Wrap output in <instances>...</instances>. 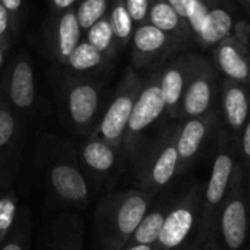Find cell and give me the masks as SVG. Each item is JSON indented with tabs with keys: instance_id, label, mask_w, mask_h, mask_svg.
<instances>
[{
	"instance_id": "4",
	"label": "cell",
	"mask_w": 250,
	"mask_h": 250,
	"mask_svg": "<svg viewBox=\"0 0 250 250\" xmlns=\"http://www.w3.org/2000/svg\"><path fill=\"white\" fill-rule=\"evenodd\" d=\"M143 78L136 69H127L121 77L113 94L110 96L106 107L100 112V116L93 128V134L112 145L113 147H122V139L131 115L136 99L140 93ZM122 155V153H121Z\"/></svg>"
},
{
	"instance_id": "16",
	"label": "cell",
	"mask_w": 250,
	"mask_h": 250,
	"mask_svg": "<svg viewBox=\"0 0 250 250\" xmlns=\"http://www.w3.org/2000/svg\"><path fill=\"white\" fill-rule=\"evenodd\" d=\"M49 180L52 188L61 199L72 203H87L88 186L72 158L56 159L49 169Z\"/></svg>"
},
{
	"instance_id": "8",
	"label": "cell",
	"mask_w": 250,
	"mask_h": 250,
	"mask_svg": "<svg viewBox=\"0 0 250 250\" xmlns=\"http://www.w3.org/2000/svg\"><path fill=\"white\" fill-rule=\"evenodd\" d=\"M153 193L146 190H128L115 194L106 209L110 213L109 224L112 225V249L119 250L130 241L134 229L147 213Z\"/></svg>"
},
{
	"instance_id": "34",
	"label": "cell",
	"mask_w": 250,
	"mask_h": 250,
	"mask_svg": "<svg viewBox=\"0 0 250 250\" xmlns=\"http://www.w3.org/2000/svg\"><path fill=\"white\" fill-rule=\"evenodd\" d=\"M8 47L0 42V71H2L3 65H5V61H6V53H8Z\"/></svg>"
},
{
	"instance_id": "15",
	"label": "cell",
	"mask_w": 250,
	"mask_h": 250,
	"mask_svg": "<svg viewBox=\"0 0 250 250\" xmlns=\"http://www.w3.org/2000/svg\"><path fill=\"white\" fill-rule=\"evenodd\" d=\"M221 109L228 136L234 142H238L240 133L250 113L249 85L225 77L221 84Z\"/></svg>"
},
{
	"instance_id": "14",
	"label": "cell",
	"mask_w": 250,
	"mask_h": 250,
	"mask_svg": "<svg viewBox=\"0 0 250 250\" xmlns=\"http://www.w3.org/2000/svg\"><path fill=\"white\" fill-rule=\"evenodd\" d=\"M216 94V72L213 66L203 59L191 80L188 81L180 104L178 119L199 116L208 112Z\"/></svg>"
},
{
	"instance_id": "32",
	"label": "cell",
	"mask_w": 250,
	"mask_h": 250,
	"mask_svg": "<svg viewBox=\"0 0 250 250\" xmlns=\"http://www.w3.org/2000/svg\"><path fill=\"white\" fill-rule=\"evenodd\" d=\"M78 2L80 0H50V6H52L53 14H58V12H63V11L75 8Z\"/></svg>"
},
{
	"instance_id": "33",
	"label": "cell",
	"mask_w": 250,
	"mask_h": 250,
	"mask_svg": "<svg viewBox=\"0 0 250 250\" xmlns=\"http://www.w3.org/2000/svg\"><path fill=\"white\" fill-rule=\"evenodd\" d=\"M168 2L175 8V11L184 18L186 17V11H187V6L190 3V0H168Z\"/></svg>"
},
{
	"instance_id": "25",
	"label": "cell",
	"mask_w": 250,
	"mask_h": 250,
	"mask_svg": "<svg viewBox=\"0 0 250 250\" xmlns=\"http://www.w3.org/2000/svg\"><path fill=\"white\" fill-rule=\"evenodd\" d=\"M165 215V210H153L146 213L137 225V228L134 229L133 235L130 237V241L133 244H149L155 247L159 232L162 229Z\"/></svg>"
},
{
	"instance_id": "26",
	"label": "cell",
	"mask_w": 250,
	"mask_h": 250,
	"mask_svg": "<svg viewBox=\"0 0 250 250\" xmlns=\"http://www.w3.org/2000/svg\"><path fill=\"white\" fill-rule=\"evenodd\" d=\"M110 0H80L74 11L83 33L107 15Z\"/></svg>"
},
{
	"instance_id": "27",
	"label": "cell",
	"mask_w": 250,
	"mask_h": 250,
	"mask_svg": "<svg viewBox=\"0 0 250 250\" xmlns=\"http://www.w3.org/2000/svg\"><path fill=\"white\" fill-rule=\"evenodd\" d=\"M17 197L14 193L0 194V243L3 241L6 234L9 232L14 221L17 218Z\"/></svg>"
},
{
	"instance_id": "21",
	"label": "cell",
	"mask_w": 250,
	"mask_h": 250,
	"mask_svg": "<svg viewBox=\"0 0 250 250\" xmlns=\"http://www.w3.org/2000/svg\"><path fill=\"white\" fill-rule=\"evenodd\" d=\"M234 25L235 21L232 14L225 9L219 2L209 8L205 21L194 39L202 47L212 49L232 31Z\"/></svg>"
},
{
	"instance_id": "18",
	"label": "cell",
	"mask_w": 250,
	"mask_h": 250,
	"mask_svg": "<svg viewBox=\"0 0 250 250\" xmlns=\"http://www.w3.org/2000/svg\"><path fill=\"white\" fill-rule=\"evenodd\" d=\"M20 140V113L11 107L0 88V184L6 180L9 174V165L14 162V158L18 153Z\"/></svg>"
},
{
	"instance_id": "2",
	"label": "cell",
	"mask_w": 250,
	"mask_h": 250,
	"mask_svg": "<svg viewBox=\"0 0 250 250\" xmlns=\"http://www.w3.org/2000/svg\"><path fill=\"white\" fill-rule=\"evenodd\" d=\"M180 121L167 127L153 142L145 143L139 156L133 162L142 190L158 193L167 187L178 171L177 134Z\"/></svg>"
},
{
	"instance_id": "13",
	"label": "cell",
	"mask_w": 250,
	"mask_h": 250,
	"mask_svg": "<svg viewBox=\"0 0 250 250\" xmlns=\"http://www.w3.org/2000/svg\"><path fill=\"white\" fill-rule=\"evenodd\" d=\"M0 88L6 102L18 113L31 110L37 91H36V77L34 68L25 53H20L15 61L8 66Z\"/></svg>"
},
{
	"instance_id": "36",
	"label": "cell",
	"mask_w": 250,
	"mask_h": 250,
	"mask_svg": "<svg viewBox=\"0 0 250 250\" xmlns=\"http://www.w3.org/2000/svg\"><path fill=\"white\" fill-rule=\"evenodd\" d=\"M2 250H22V247H21L18 243L11 241V243H8L6 246H3V249H2Z\"/></svg>"
},
{
	"instance_id": "20",
	"label": "cell",
	"mask_w": 250,
	"mask_h": 250,
	"mask_svg": "<svg viewBox=\"0 0 250 250\" xmlns=\"http://www.w3.org/2000/svg\"><path fill=\"white\" fill-rule=\"evenodd\" d=\"M147 22L172 36L181 46L193 37L186 20L175 11L168 0H150Z\"/></svg>"
},
{
	"instance_id": "17",
	"label": "cell",
	"mask_w": 250,
	"mask_h": 250,
	"mask_svg": "<svg viewBox=\"0 0 250 250\" xmlns=\"http://www.w3.org/2000/svg\"><path fill=\"white\" fill-rule=\"evenodd\" d=\"M81 39L83 30L78 24L74 8L55 14L49 25V44L56 62L65 65Z\"/></svg>"
},
{
	"instance_id": "10",
	"label": "cell",
	"mask_w": 250,
	"mask_h": 250,
	"mask_svg": "<svg viewBox=\"0 0 250 250\" xmlns=\"http://www.w3.org/2000/svg\"><path fill=\"white\" fill-rule=\"evenodd\" d=\"M178 121H180V127L177 134V152H178L177 175H181L193 167V164L200 156L205 145L215 133L219 122V113L216 109L210 107L208 112L199 116L178 119Z\"/></svg>"
},
{
	"instance_id": "35",
	"label": "cell",
	"mask_w": 250,
	"mask_h": 250,
	"mask_svg": "<svg viewBox=\"0 0 250 250\" xmlns=\"http://www.w3.org/2000/svg\"><path fill=\"white\" fill-rule=\"evenodd\" d=\"M124 250H155V247L149 244H131Z\"/></svg>"
},
{
	"instance_id": "9",
	"label": "cell",
	"mask_w": 250,
	"mask_h": 250,
	"mask_svg": "<svg viewBox=\"0 0 250 250\" xmlns=\"http://www.w3.org/2000/svg\"><path fill=\"white\" fill-rule=\"evenodd\" d=\"M213 49V62L218 71L234 81L250 84V24L235 22L232 31Z\"/></svg>"
},
{
	"instance_id": "28",
	"label": "cell",
	"mask_w": 250,
	"mask_h": 250,
	"mask_svg": "<svg viewBox=\"0 0 250 250\" xmlns=\"http://www.w3.org/2000/svg\"><path fill=\"white\" fill-rule=\"evenodd\" d=\"M238 161L244 169H250V113L237 142Z\"/></svg>"
},
{
	"instance_id": "29",
	"label": "cell",
	"mask_w": 250,
	"mask_h": 250,
	"mask_svg": "<svg viewBox=\"0 0 250 250\" xmlns=\"http://www.w3.org/2000/svg\"><path fill=\"white\" fill-rule=\"evenodd\" d=\"M17 25L11 17V14L0 3V42H2L8 49H11L14 43V31Z\"/></svg>"
},
{
	"instance_id": "31",
	"label": "cell",
	"mask_w": 250,
	"mask_h": 250,
	"mask_svg": "<svg viewBox=\"0 0 250 250\" xmlns=\"http://www.w3.org/2000/svg\"><path fill=\"white\" fill-rule=\"evenodd\" d=\"M2 6L11 14L15 25L18 27L21 18H22V12H24V0H0Z\"/></svg>"
},
{
	"instance_id": "19",
	"label": "cell",
	"mask_w": 250,
	"mask_h": 250,
	"mask_svg": "<svg viewBox=\"0 0 250 250\" xmlns=\"http://www.w3.org/2000/svg\"><path fill=\"white\" fill-rule=\"evenodd\" d=\"M119 155V149L106 143L93 133H87L78 146V158L81 164L96 175L109 174L115 168Z\"/></svg>"
},
{
	"instance_id": "22",
	"label": "cell",
	"mask_w": 250,
	"mask_h": 250,
	"mask_svg": "<svg viewBox=\"0 0 250 250\" xmlns=\"http://www.w3.org/2000/svg\"><path fill=\"white\" fill-rule=\"evenodd\" d=\"M112 62H113L112 59L100 53L85 39H81V42L77 44V47L68 58L65 66L71 72L94 75L99 74L100 71H104Z\"/></svg>"
},
{
	"instance_id": "11",
	"label": "cell",
	"mask_w": 250,
	"mask_h": 250,
	"mask_svg": "<svg viewBox=\"0 0 250 250\" xmlns=\"http://www.w3.org/2000/svg\"><path fill=\"white\" fill-rule=\"evenodd\" d=\"M203 59L197 53H183L161 68V90L165 102V113L169 119H178L183 93Z\"/></svg>"
},
{
	"instance_id": "3",
	"label": "cell",
	"mask_w": 250,
	"mask_h": 250,
	"mask_svg": "<svg viewBox=\"0 0 250 250\" xmlns=\"http://www.w3.org/2000/svg\"><path fill=\"white\" fill-rule=\"evenodd\" d=\"M165 113V102L161 90V69H156L143 80L140 93L133 106L125 127L121 153L134 162L145 146V134Z\"/></svg>"
},
{
	"instance_id": "24",
	"label": "cell",
	"mask_w": 250,
	"mask_h": 250,
	"mask_svg": "<svg viewBox=\"0 0 250 250\" xmlns=\"http://www.w3.org/2000/svg\"><path fill=\"white\" fill-rule=\"evenodd\" d=\"M85 33V40L96 47L100 53H103L104 56H107L109 59L115 61L119 46L116 43L115 34L112 31L110 22L107 20V15L102 20H99L96 24H93L88 30L84 31Z\"/></svg>"
},
{
	"instance_id": "30",
	"label": "cell",
	"mask_w": 250,
	"mask_h": 250,
	"mask_svg": "<svg viewBox=\"0 0 250 250\" xmlns=\"http://www.w3.org/2000/svg\"><path fill=\"white\" fill-rule=\"evenodd\" d=\"M133 22L136 25L147 22V12L150 6V0H124Z\"/></svg>"
},
{
	"instance_id": "12",
	"label": "cell",
	"mask_w": 250,
	"mask_h": 250,
	"mask_svg": "<svg viewBox=\"0 0 250 250\" xmlns=\"http://www.w3.org/2000/svg\"><path fill=\"white\" fill-rule=\"evenodd\" d=\"M130 43L133 63L137 69L153 66L181 46L172 36L149 22L136 25Z\"/></svg>"
},
{
	"instance_id": "23",
	"label": "cell",
	"mask_w": 250,
	"mask_h": 250,
	"mask_svg": "<svg viewBox=\"0 0 250 250\" xmlns=\"http://www.w3.org/2000/svg\"><path fill=\"white\" fill-rule=\"evenodd\" d=\"M107 20L110 22L112 31L115 34L119 49L128 46L131 42L136 24L133 22L127 8H125L124 0H110Z\"/></svg>"
},
{
	"instance_id": "5",
	"label": "cell",
	"mask_w": 250,
	"mask_h": 250,
	"mask_svg": "<svg viewBox=\"0 0 250 250\" xmlns=\"http://www.w3.org/2000/svg\"><path fill=\"white\" fill-rule=\"evenodd\" d=\"M103 84L94 75L68 72L63 80V102L69 122L80 133H91L102 112Z\"/></svg>"
},
{
	"instance_id": "7",
	"label": "cell",
	"mask_w": 250,
	"mask_h": 250,
	"mask_svg": "<svg viewBox=\"0 0 250 250\" xmlns=\"http://www.w3.org/2000/svg\"><path fill=\"white\" fill-rule=\"evenodd\" d=\"M203 187L193 184L186 194L167 212L155 250H175L190 235L199 222Z\"/></svg>"
},
{
	"instance_id": "37",
	"label": "cell",
	"mask_w": 250,
	"mask_h": 250,
	"mask_svg": "<svg viewBox=\"0 0 250 250\" xmlns=\"http://www.w3.org/2000/svg\"><path fill=\"white\" fill-rule=\"evenodd\" d=\"M240 2H241L246 8H249V9H250V0H240Z\"/></svg>"
},
{
	"instance_id": "6",
	"label": "cell",
	"mask_w": 250,
	"mask_h": 250,
	"mask_svg": "<svg viewBox=\"0 0 250 250\" xmlns=\"http://www.w3.org/2000/svg\"><path fill=\"white\" fill-rule=\"evenodd\" d=\"M244 168L240 161L235 165L229 190L222 203L218 215L215 229V249L218 250V241L227 250H238L247 237V193Z\"/></svg>"
},
{
	"instance_id": "1",
	"label": "cell",
	"mask_w": 250,
	"mask_h": 250,
	"mask_svg": "<svg viewBox=\"0 0 250 250\" xmlns=\"http://www.w3.org/2000/svg\"><path fill=\"white\" fill-rule=\"evenodd\" d=\"M238 162L237 142L227 131H221L216 140L212 169L206 187L203 188L202 209L199 216V238L215 249V229L219 210L231 186L235 165Z\"/></svg>"
}]
</instances>
